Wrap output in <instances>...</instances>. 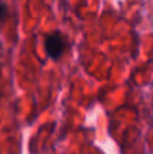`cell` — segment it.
<instances>
[{"label": "cell", "mask_w": 153, "mask_h": 154, "mask_svg": "<svg viewBox=\"0 0 153 154\" xmlns=\"http://www.w3.org/2000/svg\"><path fill=\"white\" fill-rule=\"evenodd\" d=\"M67 39L65 35L60 31H53L45 38V50L50 58L60 60L67 50Z\"/></svg>", "instance_id": "obj_1"}, {"label": "cell", "mask_w": 153, "mask_h": 154, "mask_svg": "<svg viewBox=\"0 0 153 154\" xmlns=\"http://www.w3.org/2000/svg\"><path fill=\"white\" fill-rule=\"evenodd\" d=\"M7 14H8L7 5H5L3 2H0V26H2V23L4 22V19L7 18Z\"/></svg>", "instance_id": "obj_2"}]
</instances>
